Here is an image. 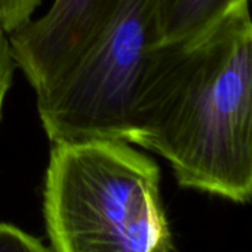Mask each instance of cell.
Instances as JSON below:
<instances>
[{
    "mask_svg": "<svg viewBox=\"0 0 252 252\" xmlns=\"http://www.w3.org/2000/svg\"><path fill=\"white\" fill-rule=\"evenodd\" d=\"M162 0H116L67 73L37 95L51 143L113 138L128 141L138 92L159 43Z\"/></svg>",
    "mask_w": 252,
    "mask_h": 252,
    "instance_id": "3",
    "label": "cell"
},
{
    "mask_svg": "<svg viewBox=\"0 0 252 252\" xmlns=\"http://www.w3.org/2000/svg\"><path fill=\"white\" fill-rule=\"evenodd\" d=\"M116 0H54L49 9L8 34L15 65L36 95L51 89L74 64Z\"/></svg>",
    "mask_w": 252,
    "mask_h": 252,
    "instance_id": "4",
    "label": "cell"
},
{
    "mask_svg": "<svg viewBox=\"0 0 252 252\" xmlns=\"http://www.w3.org/2000/svg\"><path fill=\"white\" fill-rule=\"evenodd\" d=\"M43 215L54 252H171L158 165L131 143H52Z\"/></svg>",
    "mask_w": 252,
    "mask_h": 252,
    "instance_id": "2",
    "label": "cell"
},
{
    "mask_svg": "<svg viewBox=\"0 0 252 252\" xmlns=\"http://www.w3.org/2000/svg\"><path fill=\"white\" fill-rule=\"evenodd\" d=\"M42 0H0V27L8 34L33 20Z\"/></svg>",
    "mask_w": 252,
    "mask_h": 252,
    "instance_id": "6",
    "label": "cell"
},
{
    "mask_svg": "<svg viewBox=\"0 0 252 252\" xmlns=\"http://www.w3.org/2000/svg\"><path fill=\"white\" fill-rule=\"evenodd\" d=\"M246 2L248 0H162L158 46L194 39L231 9Z\"/></svg>",
    "mask_w": 252,
    "mask_h": 252,
    "instance_id": "5",
    "label": "cell"
},
{
    "mask_svg": "<svg viewBox=\"0 0 252 252\" xmlns=\"http://www.w3.org/2000/svg\"><path fill=\"white\" fill-rule=\"evenodd\" d=\"M131 144L169 162L180 186L252 199V18L248 2L194 39L153 49Z\"/></svg>",
    "mask_w": 252,
    "mask_h": 252,
    "instance_id": "1",
    "label": "cell"
},
{
    "mask_svg": "<svg viewBox=\"0 0 252 252\" xmlns=\"http://www.w3.org/2000/svg\"><path fill=\"white\" fill-rule=\"evenodd\" d=\"M0 252H51L42 242L11 224L0 222Z\"/></svg>",
    "mask_w": 252,
    "mask_h": 252,
    "instance_id": "7",
    "label": "cell"
}]
</instances>
